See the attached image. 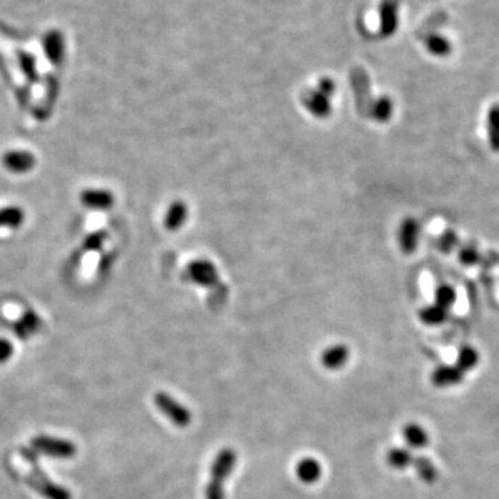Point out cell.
<instances>
[{"mask_svg": "<svg viewBox=\"0 0 499 499\" xmlns=\"http://www.w3.org/2000/svg\"><path fill=\"white\" fill-rule=\"evenodd\" d=\"M20 454L30 467V471L25 473V480L39 495H42L45 499H72L71 492L67 488L52 481L49 476L41 469L38 454L32 448L21 447Z\"/></svg>", "mask_w": 499, "mask_h": 499, "instance_id": "obj_1", "label": "cell"}, {"mask_svg": "<svg viewBox=\"0 0 499 499\" xmlns=\"http://www.w3.org/2000/svg\"><path fill=\"white\" fill-rule=\"evenodd\" d=\"M236 463L237 455L233 449L225 448L218 452L211 465L210 480L206 487V499H225V482L235 470Z\"/></svg>", "mask_w": 499, "mask_h": 499, "instance_id": "obj_2", "label": "cell"}, {"mask_svg": "<svg viewBox=\"0 0 499 499\" xmlns=\"http://www.w3.org/2000/svg\"><path fill=\"white\" fill-rule=\"evenodd\" d=\"M31 448L36 454L54 459H72L76 455V447L72 441L45 434L34 437L31 440Z\"/></svg>", "mask_w": 499, "mask_h": 499, "instance_id": "obj_3", "label": "cell"}, {"mask_svg": "<svg viewBox=\"0 0 499 499\" xmlns=\"http://www.w3.org/2000/svg\"><path fill=\"white\" fill-rule=\"evenodd\" d=\"M154 404L158 408V411L169 419V422L176 427H186L191 422V414L190 411L180 404L176 399L167 394V392H158L154 396Z\"/></svg>", "mask_w": 499, "mask_h": 499, "instance_id": "obj_4", "label": "cell"}, {"mask_svg": "<svg viewBox=\"0 0 499 499\" xmlns=\"http://www.w3.org/2000/svg\"><path fill=\"white\" fill-rule=\"evenodd\" d=\"M3 168L12 175H27L36 167V156L27 149H10L2 156Z\"/></svg>", "mask_w": 499, "mask_h": 499, "instance_id": "obj_5", "label": "cell"}, {"mask_svg": "<svg viewBox=\"0 0 499 499\" xmlns=\"http://www.w3.org/2000/svg\"><path fill=\"white\" fill-rule=\"evenodd\" d=\"M81 204L89 211H107L114 206V194L105 187H86L79 194Z\"/></svg>", "mask_w": 499, "mask_h": 499, "instance_id": "obj_6", "label": "cell"}, {"mask_svg": "<svg viewBox=\"0 0 499 499\" xmlns=\"http://www.w3.org/2000/svg\"><path fill=\"white\" fill-rule=\"evenodd\" d=\"M401 0H381L379 5V32L391 36L398 28V10Z\"/></svg>", "mask_w": 499, "mask_h": 499, "instance_id": "obj_7", "label": "cell"}, {"mask_svg": "<svg viewBox=\"0 0 499 499\" xmlns=\"http://www.w3.org/2000/svg\"><path fill=\"white\" fill-rule=\"evenodd\" d=\"M463 374L456 365H440L432 373V383L440 388L454 387L463 380Z\"/></svg>", "mask_w": 499, "mask_h": 499, "instance_id": "obj_8", "label": "cell"}, {"mask_svg": "<svg viewBox=\"0 0 499 499\" xmlns=\"http://www.w3.org/2000/svg\"><path fill=\"white\" fill-rule=\"evenodd\" d=\"M25 211L20 206L8 204L0 207V229L17 231L25 224Z\"/></svg>", "mask_w": 499, "mask_h": 499, "instance_id": "obj_9", "label": "cell"}, {"mask_svg": "<svg viewBox=\"0 0 499 499\" xmlns=\"http://www.w3.org/2000/svg\"><path fill=\"white\" fill-rule=\"evenodd\" d=\"M295 476L304 484H314L322 476V466L314 458H304L297 463Z\"/></svg>", "mask_w": 499, "mask_h": 499, "instance_id": "obj_10", "label": "cell"}, {"mask_svg": "<svg viewBox=\"0 0 499 499\" xmlns=\"http://www.w3.org/2000/svg\"><path fill=\"white\" fill-rule=\"evenodd\" d=\"M43 52L46 53L47 59L52 63H54V64L61 63L64 59V52H65L63 35L57 31L49 32L43 39Z\"/></svg>", "mask_w": 499, "mask_h": 499, "instance_id": "obj_11", "label": "cell"}, {"mask_svg": "<svg viewBox=\"0 0 499 499\" xmlns=\"http://www.w3.org/2000/svg\"><path fill=\"white\" fill-rule=\"evenodd\" d=\"M350 358V351L346 346H333L329 347L322 355V363L329 370H339L341 369Z\"/></svg>", "mask_w": 499, "mask_h": 499, "instance_id": "obj_12", "label": "cell"}, {"mask_svg": "<svg viewBox=\"0 0 499 499\" xmlns=\"http://www.w3.org/2000/svg\"><path fill=\"white\" fill-rule=\"evenodd\" d=\"M404 441L411 449H423L429 445V434L425 427L418 423H410L403 432Z\"/></svg>", "mask_w": 499, "mask_h": 499, "instance_id": "obj_13", "label": "cell"}, {"mask_svg": "<svg viewBox=\"0 0 499 499\" xmlns=\"http://www.w3.org/2000/svg\"><path fill=\"white\" fill-rule=\"evenodd\" d=\"M414 459L415 458L410 449L399 448V447L390 449L385 456L388 466L395 470H404V469L410 467L414 463Z\"/></svg>", "mask_w": 499, "mask_h": 499, "instance_id": "obj_14", "label": "cell"}, {"mask_svg": "<svg viewBox=\"0 0 499 499\" xmlns=\"http://www.w3.org/2000/svg\"><path fill=\"white\" fill-rule=\"evenodd\" d=\"M412 466L415 467L418 477L426 484H433L438 477V470L436 465L426 456L415 458Z\"/></svg>", "mask_w": 499, "mask_h": 499, "instance_id": "obj_15", "label": "cell"}, {"mask_svg": "<svg viewBox=\"0 0 499 499\" xmlns=\"http://www.w3.org/2000/svg\"><path fill=\"white\" fill-rule=\"evenodd\" d=\"M307 107L315 116H318V117H326L329 114V112H330L329 97L326 94H323L322 92L317 90V92L311 93L307 97Z\"/></svg>", "mask_w": 499, "mask_h": 499, "instance_id": "obj_16", "label": "cell"}, {"mask_svg": "<svg viewBox=\"0 0 499 499\" xmlns=\"http://www.w3.org/2000/svg\"><path fill=\"white\" fill-rule=\"evenodd\" d=\"M190 273L194 280H197L198 283H203V284H210L217 277V270H215L214 265L210 262H204V261L193 264Z\"/></svg>", "mask_w": 499, "mask_h": 499, "instance_id": "obj_17", "label": "cell"}, {"mask_svg": "<svg viewBox=\"0 0 499 499\" xmlns=\"http://www.w3.org/2000/svg\"><path fill=\"white\" fill-rule=\"evenodd\" d=\"M426 47L432 54H434L437 57H445L452 50L451 42L445 36L438 35V34H432L427 36Z\"/></svg>", "mask_w": 499, "mask_h": 499, "instance_id": "obj_18", "label": "cell"}, {"mask_svg": "<svg viewBox=\"0 0 499 499\" xmlns=\"http://www.w3.org/2000/svg\"><path fill=\"white\" fill-rule=\"evenodd\" d=\"M41 328V319L34 312H27L16 326V332L21 339H27L38 332Z\"/></svg>", "mask_w": 499, "mask_h": 499, "instance_id": "obj_19", "label": "cell"}, {"mask_svg": "<svg viewBox=\"0 0 499 499\" xmlns=\"http://www.w3.org/2000/svg\"><path fill=\"white\" fill-rule=\"evenodd\" d=\"M478 361H480L478 352L471 347H465V348H462L459 351L455 365L465 373V372H469V370L474 369L477 366Z\"/></svg>", "mask_w": 499, "mask_h": 499, "instance_id": "obj_20", "label": "cell"}, {"mask_svg": "<svg viewBox=\"0 0 499 499\" xmlns=\"http://www.w3.org/2000/svg\"><path fill=\"white\" fill-rule=\"evenodd\" d=\"M186 218V209L182 203H175L169 207V210L167 211V215H165V226L168 229H176L179 228L183 221Z\"/></svg>", "mask_w": 499, "mask_h": 499, "instance_id": "obj_21", "label": "cell"}, {"mask_svg": "<svg viewBox=\"0 0 499 499\" xmlns=\"http://www.w3.org/2000/svg\"><path fill=\"white\" fill-rule=\"evenodd\" d=\"M416 237H418V228H416L415 221H407L401 229L403 247L408 251H412L416 246Z\"/></svg>", "mask_w": 499, "mask_h": 499, "instance_id": "obj_22", "label": "cell"}, {"mask_svg": "<svg viewBox=\"0 0 499 499\" xmlns=\"http://www.w3.org/2000/svg\"><path fill=\"white\" fill-rule=\"evenodd\" d=\"M421 318L427 325H440L447 318V310L441 308L440 306L429 307V308H426V310L422 311Z\"/></svg>", "mask_w": 499, "mask_h": 499, "instance_id": "obj_23", "label": "cell"}, {"mask_svg": "<svg viewBox=\"0 0 499 499\" xmlns=\"http://www.w3.org/2000/svg\"><path fill=\"white\" fill-rule=\"evenodd\" d=\"M14 346L10 340L0 337V363H6L13 358Z\"/></svg>", "mask_w": 499, "mask_h": 499, "instance_id": "obj_24", "label": "cell"}, {"mask_svg": "<svg viewBox=\"0 0 499 499\" xmlns=\"http://www.w3.org/2000/svg\"><path fill=\"white\" fill-rule=\"evenodd\" d=\"M454 299H455V294L451 288L445 287V288H441L440 293L437 294V303L441 308L447 310L448 307H451L454 304Z\"/></svg>", "mask_w": 499, "mask_h": 499, "instance_id": "obj_25", "label": "cell"}, {"mask_svg": "<svg viewBox=\"0 0 499 499\" xmlns=\"http://www.w3.org/2000/svg\"><path fill=\"white\" fill-rule=\"evenodd\" d=\"M491 135H492V145L499 149V106L491 110Z\"/></svg>", "mask_w": 499, "mask_h": 499, "instance_id": "obj_26", "label": "cell"}, {"mask_svg": "<svg viewBox=\"0 0 499 499\" xmlns=\"http://www.w3.org/2000/svg\"><path fill=\"white\" fill-rule=\"evenodd\" d=\"M374 112H376V116L379 118H387L390 116V112H391V103L388 98H380L379 102L376 103L374 106Z\"/></svg>", "mask_w": 499, "mask_h": 499, "instance_id": "obj_27", "label": "cell"}, {"mask_svg": "<svg viewBox=\"0 0 499 499\" xmlns=\"http://www.w3.org/2000/svg\"><path fill=\"white\" fill-rule=\"evenodd\" d=\"M318 90H319V92H322L323 94H326V96L329 97L330 94H333V93H335V82H333L332 79H329V78H322V79L319 81Z\"/></svg>", "mask_w": 499, "mask_h": 499, "instance_id": "obj_28", "label": "cell"}]
</instances>
